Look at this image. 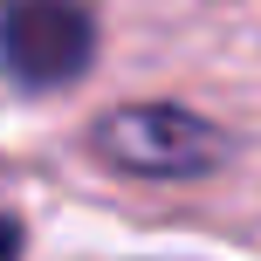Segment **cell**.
<instances>
[{
	"label": "cell",
	"instance_id": "1",
	"mask_svg": "<svg viewBox=\"0 0 261 261\" xmlns=\"http://www.w3.org/2000/svg\"><path fill=\"white\" fill-rule=\"evenodd\" d=\"M90 0H0V69L21 90H62L90 69Z\"/></svg>",
	"mask_w": 261,
	"mask_h": 261
},
{
	"label": "cell",
	"instance_id": "2",
	"mask_svg": "<svg viewBox=\"0 0 261 261\" xmlns=\"http://www.w3.org/2000/svg\"><path fill=\"white\" fill-rule=\"evenodd\" d=\"M96 144H103L110 165L124 172H144V179H199V172L220 158V138H213L206 117H193V110H117L103 130H96Z\"/></svg>",
	"mask_w": 261,
	"mask_h": 261
},
{
	"label": "cell",
	"instance_id": "3",
	"mask_svg": "<svg viewBox=\"0 0 261 261\" xmlns=\"http://www.w3.org/2000/svg\"><path fill=\"white\" fill-rule=\"evenodd\" d=\"M14 248H21V220H14L7 199H0V261H14Z\"/></svg>",
	"mask_w": 261,
	"mask_h": 261
}]
</instances>
